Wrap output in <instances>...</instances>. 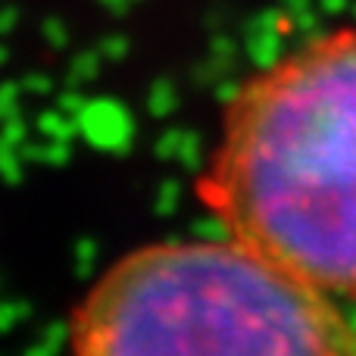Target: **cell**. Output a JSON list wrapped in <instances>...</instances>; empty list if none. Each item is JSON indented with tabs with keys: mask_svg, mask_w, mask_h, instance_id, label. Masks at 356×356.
Wrapping results in <instances>:
<instances>
[{
	"mask_svg": "<svg viewBox=\"0 0 356 356\" xmlns=\"http://www.w3.org/2000/svg\"><path fill=\"white\" fill-rule=\"evenodd\" d=\"M200 197L225 234L356 300V25L309 38L238 88Z\"/></svg>",
	"mask_w": 356,
	"mask_h": 356,
	"instance_id": "obj_1",
	"label": "cell"
},
{
	"mask_svg": "<svg viewBox=\"0 0 356 356\" xmlns=\"http://www.w3.org/2000/svg\"><path fill=\"white\" fill-rule=\"evenodd\" d=\"M75 353L356 350L338 300L232 238L160 241L116 259L72 309Z\"/></svg>",
	"mask_w": 356,
	"mask_h": 356,
	"instance_id": "obj_2",
	"label": "cell"
}]
</instances>
